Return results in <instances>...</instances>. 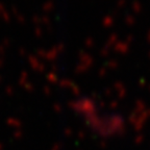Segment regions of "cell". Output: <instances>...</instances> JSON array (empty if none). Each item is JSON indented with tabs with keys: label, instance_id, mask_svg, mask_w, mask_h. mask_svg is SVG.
Instances as JSON below:
<instances>
[{
	"label": "cell",
	"instance_id": "6da1fadb",
	"mask_svg": "<svg viewBox=\"0 0 150 150\" xmlns=\"http://www.w3.org/2000/svg\"><path fill=\"white\" fill-rule=\"evenodd\" d=\"M70 110L80 124L100 140H116L126 134L127 119L121 112L108 108L95 97L77 95L70 102Z\"/></svg>",
	"mask_w": 150,
	"mask_h": 150
}]
</instances>
